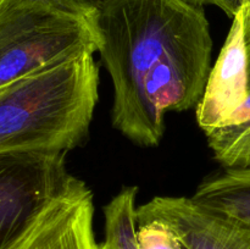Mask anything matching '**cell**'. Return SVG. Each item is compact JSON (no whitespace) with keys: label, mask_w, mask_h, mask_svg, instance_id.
I'll use <instances>...</instances> for the list:
<instances>
[{"label":"cell","mask_w":250,"mask_h":249,"mask_svg":"<svg viewBox=\"0 0 250 249\" xmlns=\"http://www.w3.org/2000/svg\"><path fill=\"white\" fill-rule=\"evenodd\" d=\"M114 88L112 126L142 146L146 81L175 61L211 63L204 6L190 0H87Z\"/></svg>","instance_id":"1"},{"label":"cell","mask_w":250,"mask_h":249,"mask_svg":"<svg viewBox=\"0 0 250 249\" xmlns=\"http://www.w3.org/2000/svg\"><path fill=\"white\" fill-rule=\"evenodd\" d=\"M85 51L0 89V153H66L82 144L99 99V67Z\"/></svg>","instance_id":"2"},{"label":"cell","mask_w":250,"mask_h":249,"mask_svg":"<svg viewBox=\"0 0 250 249\" xmlns=\"http://www.w3.org/2000/svg\"><path fill=\"white\" fill-rule=\"evenodd\" d=\"M100 38L87 0L0 2V89L82 53H97Z\"/></svg>","instance_id":"3"},{"label":"cell","mask_w":250,"mask_h":249,"mask_svg":"<svg viewBox=\"0 0 250 249\" xmlns=\"http://www.w3.org/2000/svg\"><path fill=\"white\" fill-rule=\"evenodd\" d=\"M81 180L66 153H0V249H14L44 210Z\"/></svg>","instance_id":"4"},{"label":"cell","mask_w":250,"mask_h":249,"mask_svg":"<svg viewBox=\"0 0 250 249\" xmlns=\"http://www.w3.org/2000/svg\"><path fill=\"white\" fill-rule=\"evenodd\" d=\"M159 220L185 249H250V226L187 197H155L137 208L138 225Z\"/></svg>","instance_id":"5"},{"label":"cell","mask_w":250,"mask_h":249,"mask_svg":"<svg viewBox=\"0 0 250 249\" xmlns=\"http://www.w3.org/2000/svg\"><path fill=\"white\" fill-rule=\"evenodd\" d=\"M232 20L226 42L210 70L204 93L197 105V121L205 133L219 128L249 94L243 10H239Z\"/></svg>","instance_id":"6"},{"label":"cell","mask_w":250,"mask_h":249,"mask_svg":"<svg viewBox=\"0 0 250 249\" xmlns=\"http://www.w3.org/2000/svg\"><path fill=\"white\" fill-rule=\"evenodd\" d=\"M93 194L80 181L49 205L14 249H100L93 234Z\"/></svg>","instance_id":"7"},{"label":"cell","mask_w":250,"mask_h":249,"mask_svg":"<svg viewBox=\"0 0 250 249\" xmlns=\"http://www.w3.org/2000/svg\"><path fill=\"white\" fill-rule=\"evenodd\" d=\"M192 199L250 226V167L225 168L200 183Z\"/></svg>","instance_id":"8"},{"label":"cell","mask_w":250,"mask_h":249,"mask_svg":"<svg viewBox=\"0 0 250 249\" xmlns=\"http://www.w3.org/2000/svg\"><path fill=\"white\" fill-rule=\"evenodd\" d=\"M205 134L215 160L224 168L250 167V92L219 128Z\"/></svg>","instance_id":"9"},{"label":"cell","mask_w":250,"mask_h":249,"mask_svg":"<svg viewBox=\"0 0 250 249\" xmlns=\"http://www.w3.org/2000/svg\"><path fill=\"white\" fill-rule=\"evenodd\" d=\"M137 190L134 186L124 187L104 208L105 241L100 249H139Z\"/></svg>","instance_id":"10"},{"label":"cell","mask_w":250,"mask_h":249,"mask_svg":"<svg viewBox=\"0 0 250 249\" xmlns=\"http://www.w3.org/2000/svg\"><path fill=\"white\" fill-rule=\"evenodd\" d=\"M137 241L139 249H185L173 229L159 220L138 225Z\"/></svg>","instance_id":"11"},{"label":"cell","mask_w":250,"mask_h":249,"mask_svg":"<svg viewBox=\"0 0 250 249\" xmlns=\"http://www.w3.org/2000/svg\"><path fill=\"white\" fill-rule=\"evenodd\" d=\"M190 1L202 5V6H205V5H214V6L224 10L231 19H233L237 12L239 11L237 0H190Z\"/></svg>","instance_id":"12"},{"label":"cell","mask_w":250,"mask_h":249,"mask_svg":"<svg viewBox=\"0 0 250 249\" xmlns=\"http://www.w3.org/2000/svg\"><path fill=\"white\" fill-rule=\"evenodd\" d=\"M239 10L244 12V24H246V36L250 33V0H237Z\"/></svg>","instance_id":"13"},{"label":"cell","mask_w":250,"mask_h":249,"mask_svg":"<svg viewBox=\"0 0 250 249\" xmlns=\"http://www.w3.org/2000/svg\"><path fill=\"white\" fill-rule=\"evenodd\" d=\"M247 58H248V88L250 92V33L247 36Z\"/></svg>","instance_id":"14"},{"label":"cell","mask_w":250,"mask_h":249,"mask_svg":"<svg viewBox=\"0 0 250 249\" xmlns=\"http://www.w3.org/2000/svg\"><path fill=\"white\" fill-rule=\"evenodd\" d=\"M1 1H4V0H0V2H1Z\"/></svg>","instance_id":"15"}]
</instances>
